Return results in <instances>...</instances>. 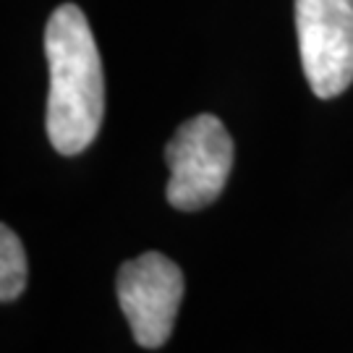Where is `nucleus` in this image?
I'll return each mask as SVG.
<instances>
[{
	"label": "nucleus",
	"instance_id": "nucleus-4",
	"mask_svg": "<svg viewBox=\"0 0 353 353\" xmlns=\"http://www.w3.org/2000/svg\"><path fill=\"white\" fill-rule=\"evenodd\" d=\"M115 290L134 341L141 348H163L183 299L181 267L165 254L147 252L121 265Z\"/></svg>",
	"mask_w": 353,
	"mask_h": 353
},
{
	"label": "nucleus",
	"instance_id": "nucleus-3",
	"mask_svg": "<svg viewBox=\"0 0 353 353\" xmlns=\"http://www.w3.org/2000/svg\"><path fill=\"white\" fill-rule=\"evenodd\" d=\"M303 74L316 97H338L353 81V0H296Z\"/></svg>",
	"mask_w": 353,
	"mask_h": 353
},
{
	"label": "nucleus",
	"instance_id": "nucleus-2",
	"mask_svg": "<svg viewBox=\"0 0 353 353\" xmlns=\"http://www.w3.org/2000/svg\"><path fill=\"white\" fill-rule=\"evenodd\" d=\"M165 163L170 168L168 202L181 212H196L225 189L233 168V139L217 115H194L168 141Z\"/></svg>",
	"mask_w": 353,
	"mask_h": 353
},
{
	"label": "nucleus",
	"instance_id": "nucleus-5",
	"mask_svg": "<svg viewBox=\"0 0 353 353\" xmlns=\"http://www.w3.org/2000/svg\"><path fill=\"white\" fill-rule=\"evenodd\" d=\"M29 267L19 236L8 225L0 228V301H16L26 288Z\"/></svg>",
	"mask_w": 353,
	"mask_h": 353
},
{
	"label": "nucleus",
	"instance_id": "nucleus-1",
	"mask_svg": "<svg viewBox=\"0 0 353 353\" xmlns=\"http://www.w3.org/2000/svg\"><path fill=\"white\" fill-rule=\"evenodd\" d=\"M45 52L50 65L48 139L61 154H79L97 139L105 113V79L94 34L84 11L63 3L45 26Z\"/></svg>",
	"mask_w": 353,
	"mask_h": 353
}]
</instances>
